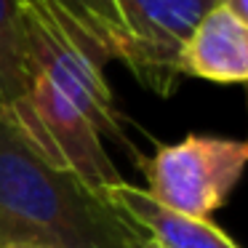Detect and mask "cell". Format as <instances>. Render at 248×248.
Wrapping results in <instances>:
<instances>
[{
	"mask_svg": "<svg viewBox=\"0 0 248 248\" xmlns=\"http://www.w3.org/2000/svg\"><path fill=\"white\" fill-rule=\"evenodd\" d=\"M144 240L123 211L51 163L0 109V248H141Z\"/></svg>",
	"mask_w": 248,
	"mask_h": 248,
	"instance_id": "cell-1",
	"label": "cell"
},
{
	"mask_svg": "<svg viewBox=\"0 0 248 248\" xmlns=\"http://www.w3.org/2000/svg\"><path fill=\"white\" fill-rule=\"evenodd\" d=\"M19 6L35 72L54 83L91 120L99 136H107L136 155L120 123L112 88L104 78L102 56L62 19L48 0H19Z\"/></svg>",
	"mask_w": 248,
	"mask_h": 248,
	"instance_id": "cell-2",
	"label": "cell"
},
{
	"mask_svg": "<svg viewBox=\"0 0 248 248\" xmlns=\"http://www.w3.org/2000/svg\"><path fill=\"white\" fill-rule=\"evenodd\" d=\"M246 163V141L189 134L176 144H160L139 166L147 176V192L157 203L195 219H208L227 203Z\"/></svg>",
	"mask_w": 248,
	"mask_h": 248,
	"instance_id": "cell-3",
	"label": "cell"
},
{
	"mask_svg": "<svg viewBox=\"0 0 248 248\" xmlns=\"http://www.w3.org/2000/svg\"><path fill=\"white\" fill-rule=\"evenodd\" d=\"M214 0H120L123 16L136 40L131 75L157 96L179 86V48Z\"/></svg>",
	"mask_w": 248,
	"mask_h": 248,
	"instance_id": "cell-4",
	"label": "cell"
},
{
	"mask_svg": "<svg viewBox=\"0 0 248 248\" xmlns=\"http://www.w3.org/2000/svg\"><path fill=\"white\" fill-rule=\"evenodd\" d=\"M182 78L240 86L248 78V22L224 6H211L179 48Z\"/></svg>",
	"mask_w": 248,
	"mask_h": 248,
	"instance_id": "cell-5",
	"label": "cell"
},
{
	"mask_svg": "<svg viewBox=\"0 0 248 248\" xmlns=\"http://www.w3.org/2000/svg\"><path fill=\"white\" fill-rule=\"evenodd\" d=\"M102 195L163 248H237L235 240L221 232L214 221L166 208L147 189L134 187L123 179L104 187Z\"/></svg>",
	"mask_w": 248,
	"mask_h": 248,
	"instance_id": "cell-6",
	"label": "cell"
},
{
	"mask_svg": "<svg viewBox=\"0 0 248 248\" xmlns=\"http://www.w3.org/2000/svg\"><path fill=\"white\" fill-rule=\"evenodd\" d=\"M48 3L80 38L91 43L104 64L120 62L128 67V72L134 70L136 40L123 16L120 0H48Z\"/></svg>",
	"mask_w": 248,
	"mask_h": 248,
	"instance_id": "cell-7",
	"label": "cell"
},
{
	"mask_svg": "<svg viewBox=\"0 0 248 248\" xmlns=\"http://www.w3.org/2000/svg\"><path fill=\"white\" fill-rule=\"evenodd\" d=\"M35 80L19 0H0V109L14 115Z\"/></svg>",
	"mask_w": 248,
	"mask_h": 248,
	"instance_id": "cell-8",
	"label": "cell"
},
{
	"mask_svg": "<svg viewBox=\"0 0 248 248\" xmlns=\"http://www.w3.org/2000/svg\"><path fill=\"white\" fill-rule=\"evenodd\" d=\"M214 6H224L232 14H237L240 19L248 22V0H214Z\"/></svg>",
	"mask_w": 248,
	"mask_h": 248,
	"instance_id": "cell-9",
	"label": "cell"
},
{
	"mask_svg": "<svg viewBox=\"0 0 248 248\" xmlns=\"http://www.w3.org/2000/svg\"><path fill=\"white\" fill-rule=\"evenodd\" d=\"M6 248H46V246H30V243H16V246H6Z\"/></svg>",
	"mask_w": 248,
	"mask_h": 248,
	"instance_id": "cell-10",
	"label": "cell"
},
{
	"mask_svg": "<svg viewBox=\"0 0 248 248\" xmlns=\"http://www.w3.org/2000/svg\"><path fill=\"white\" fill-rule=\"evenodd\" d=\"M141 248H163V246H157L155 240H150V237H147V240H144V246H141Z\"/></svg>",
	"mask_w": 248,
	"mask_h": 248,
	"instance_id": "cell-11",
	"label": "cell"
}]
</instances>
